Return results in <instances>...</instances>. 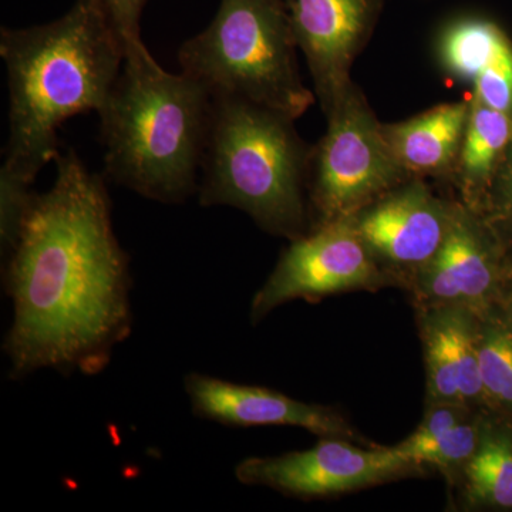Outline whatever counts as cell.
<instances>
[{
    "instance_id": "cell-1",
    "label": "cell",
    "mask_w": 512,
    "mask_h": 512,
    "mask_svg": "<svg viewBox=\"0 0 512 512\" xmlns=\"http://www.w3.org/2000/svg\"><path fill=\"white\" fill-rule=\"evenodd\" d=\"M56 165L55 184L30 202L6 254L13 379L42 369L94 375L131 332L128 258L103 177L73 151Z\"/></svg>"
},
{
    "instance_id": "cell-2",
    "label": "cell",
    "mask_w": 512,
    "mask_h": 512,
    "mask_svg": "<svg viewBox=\"0 0 512 512\" xmlns=\"http://www.w3.org/2000/svg\"><path fill=\"white\" fill-rule=\"evenodd\" d=\"M8 70L9 140L0 171L3 254L15 244L37 174L56 161L57 130L109 100L126 56V43L97 0H74L53 22L0 32Z\"/></svg>"
},
{
    "instance_id": "cell-3",
    "label": "cell",
    "mask_w": 512,
    "mask_h": 512,
    "mask_svg": "<svg viewBox=\"0 0 512 512\" xmlns=\"http://www.w3.org/2000/svg\"><path fill=\"white\" fill-rule=\"evenodd\" d=\"M211 111L204 84L164 70L143 39L127 42L119 80L99 111L107 177L150 200H187L197 190Z\"/></svg>"
},
{
    "instance_id": "cell-4",
    "label": "cell",
    "mask_w": 512,
    "mask_h": 512,
    "mask_svg": "<svg viewBox=\"0 0 512 512\" xmlns=\"http://www.w3.org/2000/svg\"><path fill=\"white\" fill-rule=\"evenodd\" d=\"M295 120L232 96H212L201 168L202 207L247 212L269 234L293 239L308 231L312 147Z\"/></svg>"
},
{
    "instance_id": "cell-5",
    "label": "cell",
    "mask_w": 512,
    "mask_h": 512,
    "mask_svg": "<svg viewBox=\"0 0 512 512\" xmlns=\"http://www.w3.org/2000/svg\"><path fill=\"white\" fill-rule=\"evenodd\" d=\"M288 0H221L214 20L178 52L181 72L211 96H232L293 120L316 101L298 66Z\"/></svg>"
},
{
    "instance_id": "cell-6",
    "label": "cell",
    "mask_w": 512,
    "mask_h": 512,
    "mask_svg": "<svg viewBox=\"0 0 512 512\" xmlns=\"http://www.w3.org/2000/svg\"><path fill=\"white\" fill-rule=\"evenodd\" d=\"M325 117L328 128L309 163L315 227L352 217L412 178L394 158L382 123L355 82Z\"/></svg>"
},
{
    "instance_id": "cell-7",
    "label": "cell",
    "mask_w": 512,
    "mask_h": 512,
    "mask_svg": "<svg viewBox=\"0 0 512 512\" xmlns=\"http://www.w3.org/2000/svg\"><path fill=\"white\" fill-rule=\"evenodd\" d=\"M291 242L252 301V322L293 299L313 301L386 282L382 265L360 238L353 215L319 225Z\"/></svg>"
},
{
    "instance_id": "cell-8",
    "label": "cell",
    "mask_w": 512,
    "mask_h": 512,
    "mask_svg": "<svg viewBox=\"0 0 512 512\" xmlns=\"http://www.w3.org/2000/svg\"><path fill=\"white\" fill-rule=\"evenodd\" d=\"M423 466L392 448H362L343 437H322L309 450L276 457H251L235 476L245 485H262L301 498L330 497L414 476Z\"/></svg>"
},
{
    "instance_id": "cell-9",
    "label": "cell",
    "mask_w": 512,
    "mask_h": 512,
    "mask_svg": "<svg viewBox=\"0 0 512 512\" xmlns=\"http://www.w3.org/2000/svg\"><path fill=\"white\" fill-rule=\"evenodd\" d=\"M288 5L313 93L326 116L353 83L350 70L372 39L383 0H288Z\"/></svg>"
},
{
    "instance_id": "cell-10",
    "label": "cell",
    "mask_w": 512,
    "mask_h": 512,
    "mask_svg": "<svg viewBox=\"0 0 512 512\" xmlns=\"http://www.w3.org/2000/svg\"><path fill=\"white\" fill-rule=\"evenodd\" d=\"M454 202L412 177L353 215L357 232L380 265L419 272L446 237Z\"/></svg>"
},
{
    "instance_id": "cell-11",
    "label": "cell",
    "mask_w": 512,
    "mask_h": 512,
    "mask_svg": "<svg viewBox=\"0 0 512 512\" xmlns=\"http://www.w3.org/2000/svg\"><path fill=\"white\" fill-rule=\"evenodd\" d=\"M495 282L497 265L484 222L457 200L443 244L416 272L421 306H463L480 315L490 308Z\"/></svg>"
},
{
    "instance_id": "cell-12",
    "label": "cell",
    "mask_w": 512,
    "mask_h": 512,
    "mask_svg": "<svg viewBox=\"0 0 512 512\" xmlns=\"http://www.w3.org/2000/svg\"><path fill=\"white\" fill-rule=\"evenodd\" d=\"M192 412L232 427H301L322 437L357 440L348 421L330 407L299 402L284 393L192 373L185 379Z\"/></svg>"
},
{
    "instance_id": "cell-13",
    "label": "cell",
    "mask_w": 512,
    "mask_h": 512,
    "mask_svg": "<svg viewBox=\"0 0 512 512\" xmlns=\"http://www.w3.org/2000/svg\"><path fill=\"white\" fill-rule=\"evenodd\" d=\"M427 404L485 402L478 363L477 313L463 306L421 308Z\"/></svg>"
},
{
    "instance_id": "cell-14",
    "label": "cell",
    "mask_w": 512,
    "mask_h": 512,
    "mask_svg": "<svg viewBox=\"0 0 512 512\" xmlns=\"http://www.w3.org/2000/svg\"><path fill=\"white\" fill-rule=\"evenodd\" d=\"M441 66L473 84V97L512 117V45L490 20L463 18L448 25L439 40Z\"/></svg>"
},
{
    "instance_id": "cell-15",
    "label": "cell",
    "mask_w": 512,
    "mask_h": 512,
    "mask_svg": "<svg viewBox=\"0 0 512 512\" xmlns=\"http://www.w3.org/2000/svg\"><path fill=\"white\" fill-rule=\"evenodd\" d=\"M470 101L439 104L413 119L383 124L384 140L410 177L451 180L463 144Z\"/></svg>"
},
{
    "instance_id": "cell-16",
    "label": "cell",
    "mask_w": 512,
    "mask_h": 512,
    "mask_svg": "<svg viewBox=\"0 0 512 512\" xmlns=\"http://www.w3.org/2000/svg\"><path fill=\"white\" fill-rule=\"evenodd\" d=\"M512 140V117L471 97L453 181L460 201L480 212Z\"/></svg>"
},
{
    "instance_id": "cell-17",
    "label": "cell",
    "mask_w": 512,
    "mask_h": 512,
    "mask_svg": "<svg viewBox=\"0 0 512 512\" xmlns=\"http://www.w3.org/2000/svg\"><path fill=\"white\" fill-rule=\"evenodd\" d=\"M464 503L512 507V437L484 426L476 453L461 470Z\"/></svg>"
},
{
    "instance_id": "cell-18",
    "label": "cell",
    "mask_w": 512,
    "mask_h": 512,
    "mask_svg": "<svg viewBox=\"0 0 512 512\" xmlns=\"http://www.w3.org/2000/svg\"><path fill=\"white\" fill-rule=\"evenodd\" d=\"M477 345L485 402L512 409V320L490 318V308L477 315Z\"/></svg>"
},
{
    "instance_id": "cell-19",
    "label": "cell",
    "mask_w": 512,
    "mask_h": 512,
    "mask_svg": "<svg viewBox=\"0 0 512 512\" xmlns=\"http://www.w3.org/2000/svg\"><path fill=\"white\" fill-rule=\"evenodd\" d=\"M481 430H483V424L468 417L453 429L448 430L440 439L414 451L409 460L420 466L429 464L431 467H436L453 480L476 453Z\"/></svg>"
},
{
    "instance_id": "cell-20",
    "label": "cell",
    "mask_w": 512,
    "mask_h": 512,
    "mask_svg": "<svg viewBox=\"0 0 512 512\" xmlns=\"http://www.w3.org/2000/svg\"><path fill=\"white\" fill-rule=\"evenodd\" d=\"M427 413L413 434L402 443L394 446V450L409 460L414 451L440 439L448 430L453 429L461 421L470 417L468 404L458 402H441L427 404Z\"/></svg>"
},
{
    "instance_id": "cell-21",
    "label": "cell",
    "mask_w": 512,
    "mask_h": 512,
    "mask_svg": "<svg viewBox=\"0 0 512 512\" xmlns=\"http://www.w3.org/2000/svg\"><path fill=\"white\" fill-rule=\"evenodd\" d=\"M148 0H97L124 43L141 39V15Z\"/></svg>"
},
{
    "instance_id": "cell-22",
    "label": "cell",
    "mask_w": 512,
    "mask_h": 512,
    "mask_svg": "<svg viewBox=\"0 0 512 512\" xmlns=\"http://www.w3.org/2000/svg\"><path fill=\"white\" fill-rule=\"evenodd\" d=\"M491 205L497 218L512 224V140L490 190Z\"/></svg>"
}]
</instances>
